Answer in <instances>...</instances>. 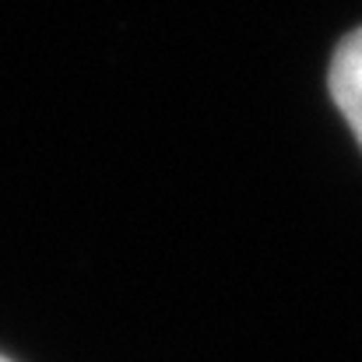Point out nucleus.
I'll list each match as a JSON object with an SVG mask.
<instances>
[{"label": "nucleus", "mask_w": 362, "mask_h": 362, "mask_svg": "<svg viewBox=\"0 0 362 362\" xmlns=\"http://www.w3.org/2000/svg\"><path fill=\"white\" fill-rule=\"evenodd\" d=\"M327 88H331L334 106L341 110V117L349 123V130L362 144V28L345 35L341 46L334 49Z\"/></svg>", "instance_id": "obj_1"}, {"label": "nucleus", "mask_w": 362, "mask_h": 362, "mask_svg": "<svg viewBox=\"0 0 362 362\" xmlns=\"http://www.w3.org/2000/svg\"><path fill=\"white\" fill-rule=\"evenodd\" d=\"M0 362H7V359H0Z\"/></svg>", "instance_id": "obj_2"}]
</instances>
